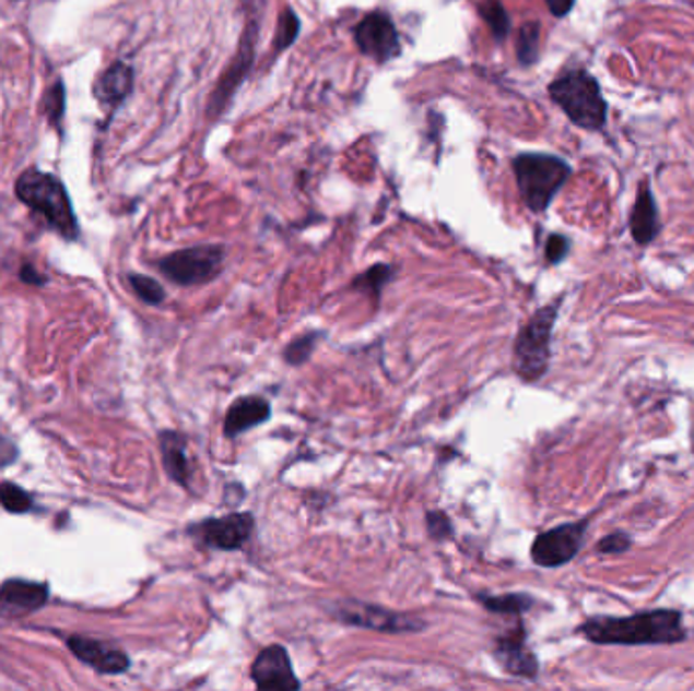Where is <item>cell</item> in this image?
<instances>
[{
  "mask_svg": "<svg viewBox=\"0 0 694 691\" xmlns=\"http://www.w3.org/2000/svg\"><path fill=\"white\" fill-rule=\"evenodd\" d=\"M561 300L542 307L520 331L514 345V369L525 381H539L549 371L551 341Z\"/></svg>",
  "mask_w": 694,
  "mask_h": 691,
  "instance_id": "cell-5",
  "label": "cell"
},
{
  "mask_svg": "<svg viewBox=\"0 0 694 691\" xmlns=\"http://www.w3.org/2000/svg\"><path fill=\"white\" fill-rule=\"evenodd\" d=\"M68 645L80 662L94 667L99 674L118 676V674H125L130 667L127 653L114 647L110 643L96 641L90 636L73 635L68 639Z\"/></svg>",
  "mask_w": 694,
  "mask_h": 691,
  "instance_id": "cell-13",
  "label": "cell"
},
{
  "mask_svg": "<svg viewBox=\"0 0 694 691\" xmlns=\"http://www.w3.org/2000/svg\"><path fill=\"white\" fill-rule=\"evenodd\" d=\"M21 278L25 281V283L31 284H43L45 283V278L37 274V270L33 269V266H23L21 270Z\"/></svg>",
  "mask_w": 694,
  "mask_h": 691,
  "instance_id": "cell-34",
  "label": "cell"
},
{
  "mask_svg": "<svg viewBox=\"0 0 694 691\" xmlns=\"http://www.w3.org/2000/svg\"><path fill=\"white\" fill-rule=\"evenodd\" d=\"M16 458V449L11 442L0 438V466H9Z\"/></svg>",
  "mask_w": 694,
  "mask_h": 691,
  "instance_id": "cell-33",
  "label": "cell"
},
{
  "mask_svg": "<svg viewBox=\"0 0 694 691\" xmlns=\"http://www.w3.org/2000/svg\"><path fill=\"white\" fill-rule=\"evenodd\" d=\"M496 657L502 667L516 678L537 679L539 662L534 653L526 647V635L522 624L510 631L508 635L496 641Z\"/></svg>",
  "mask_w": 694,
  "mask_h": 691,
  "instance_id": "cell-15",
  "label": "cell"
},
{
  "mask_svg": "<svg viewBox=\"0 0 694 691\" xmlns=\"http://www.w3.org/2000/svg\"><path fill=\"white\" fill-rule=\"evenodd\" d=\"M355 45L364 56L386 63L400 53V39L392 19L383 11L369 13L357 23L354 31Z\"/></svg>",
  "mask_w": 694,
  "mask_h": 691,
  "instance_id": "cell-10",
  "label": "cell"
},
{
  "mask_svg": "<svg viewBox=\"0 0 694 691\" xmlns=\"http://www.w3.org/2000/svg\"><path fill=\"white\" fill-rule=\"evenodd\" d=\"M250 676L258 690H298L301 681L295 678L289 653L281 645H272L262 651L252 664Z\"/></svg>",
  "mask_w": 694,
  "mask_h": 691,
  "instance_id": "cell-12",
  "label": "cell"
},
{
  "mask_svg": "<svg viewBox=\"0 0 694 691\" xmlns=\"http://www.w3.org/2000/svg\"><path fill=\"white\" fill-rule=\"evenodd\" d=\"M587 522L565 523L540 534L532 544V560L542 568L565 565L579 553L587 534Z\"/></svg>",
  "mask_w": 694,
  "mask_h": 691,
  "instance_id": "cell-8",
  "label": "cell"
},
{
  "mask_svg": "<svg viewBox=\"0 0 694 691\" xmlns=\"http://www.w3.org/2000/svg\"><path fill=\"white\" fill-rule=\"evenodd\" d=\"M426 527H428L431 537H435V539H447L454 534L451 520L443 511H428L426 513Z\"/></svg>",
  "mask_w": 694,
  "mask_h": 691,
  "instance_id": "cell-29",
  "label": "cell"
},
{
  "mask_svg": "<svg viewBox=\"0 0 694 691\" xmlns=\"http://www.w3.org/2000/svg\"><path fill=\"white\" fill-rule=\"evenodd\" d=\"M134 87V70L125 61H114L106 71H102L94 82V98L98 99L99 108L114 114L132 94Z\"/></svg>",
  "mask_w": 694,
  "mask_h": 691,
  "instance_id": "cell-16",
  "label": "cell"
},
{
  "mask_svg": "<svg viewBox=\"0 0 694 691\" xmlns=\"http://www.w3.org/2000/svg\"><path fill=\"white\" fill-rule=\"evenodd\" d=\"M16 199L37 213L59 238L75 241L80 238V222L73 212L70 193L56 175L31 167L23 170L14 183Z\"/></svg>",
  "mask_w": 694,
  "mask_h": 691,
  "instance_id": "cell-2",
  "label": "cell"
},
{
  "mask_svg": "<svg viewBox=\"0 0 694 691\" xmlns=\"http://www.w3.org/2000/svg\"><path fill=\"white\" fill-rule=\"evenodd\" d=\"M298 31H301V21H298L297 14L293 13V9H284L279 16L274 49L277 51L289 49L293 43L297 41Z\"/></svg>",
  "mask_w": 694,
  "mask_h": 691,
  "instance_id": "cell-24",
  "label": "cell"
},
{
  "mask_svg": "<svg viewBox=\"0 0 694 691\" xmlns=\"http://www.w3.org/2000/svg\"><path fill=\"white\" fill-rule=\"evenodd\" d=\"M45 114H47V122L61 132L63 116H66V84H63V80H57L56 84L45 92Z\"/></svg>",
  "mask_w": 694,
  "mask_h": 691,
  "instance_id": "cell-23",
  "label": "cell"
},
{
  "mask_svg": "<svg viewBox=\"0 0 694 691\" xmlns=\"http://www.w3.org/2000/svg\"><path fill=\"white\" fill-rule=\"evenodd\" d=\"M338 619L355 627H366L383 633H411V631H423L425 622L416 621L409 615H398L388 608L372 607L362 603H343L336 608Z\"/></svg>",
  "mask_w": 694,
  "mask_h": 691,
  "instance_id": "cell-11",
  "label": "cell"
},
{
  "mask_svg": "<svg viewBox=\"0 0 694 691\" xmlns=\"http://www.w3.org/2000/svg\"><path fill=\"white\" fill-rule=\"evenodd\" d=\"M255 517L252 513H230L226 517H213L196 523L189 527V534L198 539L201 546L213 550H240L252 536Z\"/></svg>",
  "mask_w": 694,
  "mask_h": 691,
  "instance_id": "cell-9",
  "label": "cell"
},
{
  "mask_svg": "<svg viewBox=\"0 0 694 691\" xmlns=\"http://www.w3.org/2000/svg\"><path fill=\"white\" fill-rule=\"evenodd\" d=\"M256 41H258V23L248 21L246 31L242 35L238 53L234 56L227 70L222 73V78L217 80V85L210 96V104H208L210 118H220L224 114L230 102L234 98V94L238 92L242 82L248 78V73L252 70V63H255Z\"/></svg>",
  "mask_w": 694,
  "mask_h": 691,
  "instance_id": "cell-7",
  "label": "cell"
},
{
  "mask_svg": "<svg viewBox=\"0 0 694 691\" xmlns=\"http://www.w3.org/2000/svg\"><path fill=\"white\" fill-rule=\"evenodd\" d=\"M568 250H571L568 238L561 236V234H553L546 241V250H544L549 264H561L567 258Z\"/></svg>",
  "mask_w": 694,
  "mask_h": 691,
  "instance_id": "cell-30",
  "label": "cell"
},
{
  "mask_svg": "<svg viewBox=\"0 0 694 691\" xmlns=\"http://www.w3.org/2000/svg\"><path fill=\"white\" fill-rule=\"evenodd\" d=\"M270 418V404L264 397L246 395L236 400L226 414L224 434L227 438L240 437L242 432L267 422Z\"/></svg>",
  "mask_w": 694,
  "mask_h": 691,
  "instance_id": "cell-18",
  "label": "cell"
},
{
  "mask_svg": "<svg viewBox=\"0 0 694 691\" xmlns=\"http://www.w3.org/2000/svg\"><path fill=\"white\" fill-rule=\"evenodd\" d=\"M571 165L561 156L525 153L514 158V175L530 212L544 213L556 193L567 184Z\"/></svg>",
  "mask_w": 694,
  "mask_h": 691,
  "instance_id": "cell-4",
  "label": "cell"
},
{
  "mask_svg": "<svg viewBox=\"0 0 694 691\" xmlns=\"http://www.w3.org/2000/svg\"><path fill=\"white\" fill-rule=\"evenodd\" d=\"M49 598V588L39 582L28 580H7L0 586V615L25 617L42 608Z\"/></svg>",
  "mask_w": 694,
  "mask_h": 691,
  "instance_id": "cell-14",
  "label": "cell"
},
{
  "mask_svg": "<svg viewBox=\"0 0 694 691\" xmlns=\"http://www.w3.org/2000/svg\"><path fill=\"white\" fill-rule=\"evenodd\" d=\"M158 442H161V454H163L167 475L175 482L187 487L189 477H191V466H189V458H187V440H185L184 434L165 430V432H161Z\"/></svg>",
  "mask_w": 694,
  "mask_h": 691,
  "instance_id": "cell-19",
  "label": "cell"
},
{
  "mask_svg": "<svg viewBox=\"0 0 694 691\" xmlns=\"http://www.w3.org/2000/svg\"><path fill=\"white\" fill-rule=\"evenodd\" d=\"M581 635L597 645H672L686 639L682 612L656 608L634 617H593L581 624Z\"/></svg>",
  "mask_w": 694,
  "mask_h": 691,
  "instance_id": "cell-1",
  "label": "cell"
},
{
  "mask_svg": "<svg viewBox=\"0 0 694 691\" xmlns=\"http://www.w3.org/2000/svg\"><path fill=\"white\" fill-rule=\"evenodd\" d=\"M630 229H632V238L639 246L652 243L658 238V234L662 231L658 205H656L652 187H650L648 179H644L639 183L638 198H636L634 210H632V215H630Z\"/></svg>",
  "mask_w": 694,
  "mask_h": 691,
  "instance_id": "cell-17",
  "label": "cell"
},
{
  "mask_svg": "<svg viewBox=\"0 0 694 691\" xmlns=\"http://www.w3.org/2000/svg\"><path fill=\"white\" fill-rule=\"evenodd\" d=\"M132 290L137 293V297L141 298L142 302L146 305H161L165 300V290L163 286L149 278V276H142V274H130L128 276Z\"/></svg>",
  "mask_w": 694,
  "mask_h": 691,
  "instance_id": "cell-27",
  "label": "cell"
},
{
  "mask_svg": "<svg viewBox=\"0 0 694 691\" xmlns=\"http://www.w3.org/2000/svg\"><path fill=\"white\" fill-rule=\"evenodd\" d=\"M0 503L2 508L11 513H27L33 509V499L27 491L16 487L13 482H2L0 485Z\"/></svg>",
  "mask_w": 694,
  "mask_h": 691,
  "instance_id": "cell-25",
  "label": "cell"
},
{
  "mask_svg": "<svg viewBox=\"0 0 694 691\" xmlns=\"http://www.w3.org/2000/svg\"><path fill=\"white\" fill-rule=\"evenodd\" d=\"M575 2L577 0H546V7H549V11L553 13V16L563 19V16H567L573 11Z\"/></svg>",
  "mask_w": 694,
  "mask_h": 691,
  "instance_id": "cell-32",
  "label": "cell"
},
{
  "mask_svg": "<svg viewBox=\"0 0 694 691\" xmlns=\"http://www.w3.org/2000/svg\"><path fill=\"white\" fill-rule=\"evenodd\" d=\"M315 341H317L315 333H309V335H305V337H298V339L293 341V343L284 349L286 364H291V366L305 364V361L311 357Z\"/></svg>",
  "mask_w": 694,
  "mask_h": 691,
  "instance_id": "cell-28",
  "label": "cell"
},
{
  "mask_svg": "<svg viewBox=\"0 0 694 691\" xmlns=\"http://www.w3.org/2000/svg\"><path fill=\"white\" fill-rule=\"evenodd\" d=\"M478 11L482 14L485 25L492 31V35L496 37V41H504L511 27L510 16L506 13L504 4L499 0H483Z\"/></svg>",
  "mask_w": 694,
  "mask_h": 691,
  "instance_id": "cell-20",
  "label": "cell"
},
{
  "mask_svg": "<svg viewBox=\"0 0 694 691\" xmlns=\"http://www.w3.org/2000/svg\"><path fill=\"white\" fill-rule=\"evenodd\" d=\"M222 246H196L165 255L158 262V270L179 286H198L213 281L224 266Z\"/></svg>",
  "mask_w": 694,
  "mask_h": 691,
  "instance_id": "cell-6",
  "label": "cell"
},
{
  "mask_svg": "<svg viewBox=\"0 0 694 691\" xmlns=\"http://www.w3.org/2000/svg\"><path fill=\"white\" fill-rule=\"evenodd\" d=\"M256 0H244V4H255Z\"/></svg>",
  "mask_w": 694,
  "mask_h": 691,
  "instance_id": "cell-35",
  "label": "cell"
},
{
  "mask_svg": "<svg viewBox=\"0 0 694 691\" xmlns=\"http://www.w3.org/2000/svg\"><path fill=\"white\" fill-rule=\"evenodd\" d=\"M549 94L575 127L599 132L608 124V102L589 71L579 68L561 73L549 85Z\"/></svg>",
  "mask_w": 694,
  "mask_h": 691,
  "instance_id": "cell-3",
  "label": "cell"
},
{
  "mask_svg": "<svg viewBox=\"0 0 694 691\" xmlns=\"http://www.w3.org/2000/svg\"><path fill=\"white\" fill-rule=\"evenodd\" d=\"M392 274H395V272H392L390 266H386V264H378V266L369 269L366 274L357 276L354 281V288L372 293L374 297H380L384 284L388 283V281L392 278Z\"/></svg>",
  "mask_w": 694,
  "mask_h": 691,
  "instance_id": "cell-26",
  "label": "cell"
},
{
  "mask_svg": "<svg viewBox=\"0 0 694 691\" xmlns=\"http://www.w3.org/2000/svg\"><path fill=\"white\" fill-rule=\"evenodd\" d=\"M540 51V23L537 21H530L520 28L518 33V41H516V53H518V61L528 68V65H534L539 61Z\"/></svg>",
  "mask_w": 694,
  "mask_h": 691,
  "instance_id": "cell-21",
  "label": "cell"
},
{
  "mask_svg": "<svg viewBox=\"0 0 694 691\" xmlns=\"http://www.w3.org/2000/svg\"><path fill=\"white\" fill-rule=\"evenodd\" d=\"M483 607L499 615H520L530 610L534 600L526 594H506V596H480Z\"/></svg>",
  "mask_w": 694,
  "mask_h": 691,
  "instance_id": "cell-22",
  "label": "cell"
},
{
  "mask_svg": "<svg viewBox=\"0 0 694 691\" xmlns=\"http://www.w3.org/2000/svg\"><path fill=\"white\" fill-rule=\"evenodd\" d=\"M630 548H632V539L624 532H615V534H610L599 541L601 553H622Z\"/></svg>",
  "mask_w": 694,
  "mask_h": 691,
  "instance_id": "cell-31",
  "label": "cell"
}]
</instances>
